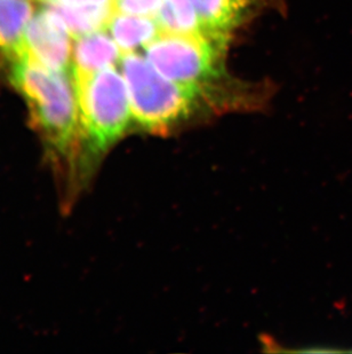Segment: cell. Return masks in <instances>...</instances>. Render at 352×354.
Here are the masks:
<instances>
[{"label": "cell", "mask_w": 352, "mask_h": 354, "mask_svg": "<svg viewBox=\"0 0 352 354\" xmlns=\"http://www.w3.org/2000/svg\"><path fill=\"white\" fill-rule=\"evenodd\" d=\"M164 0H115V10L118 13L155 17Z\"/></svg>", "instance_id": "8fae6325"}, {"label": "cell", "mask_w": 352, "mask_h": 354, "mask_svg": "<svg viewBox=\"0 0 352 354\" xmlns=\"http://www.w3.org/2000/svg\"><path fill=\"white\" fill-rule=\"evenodd\" d=\"M121 74L133 122L150 133H167L188 120L203 94L165 77L146 57L135 52L124 54Z\"/></svg>", "instance_id": "3957f363"}, {"label": "cell", "mask_w": 352, "mask_h": 354, "mask_svg": "<svg viewBox=\"0 0 352 354\" xmlns=\"http://www.w3.org/2000/svg\"><path fill=\"white\" fill-rule=\"evenodd\" d=\"M73 75V74H72ZM79 111V165L86 169L124 137L133 122L123 74L115 67L73 75ZM80 167V170H81Z\"/></svg>", "instance_id": "7a4b0ae2"}, {"label": "cell", "mask_w": 352, "mask_h": 354, "mask_svg": "<svg viewBox=\"0 0 352 354\" xmlns=\"http://www.w3.org/2000/svg\"><path fill=\"white\" fill-rule=\"evenodd\" d=\"M52 8H83V7L115 6V0H40Z\"/></svg>", "instance_id": "7c38bea8"}, {"label": "cell", "mask_w": 352, "mask_h": 354, "mask_svg": "<svg viewBox=\"0 0 352 354\" xmlns=\"http://www.w3.org/2000/svg\"><path fill=\"white\" fill-rule=\"evenodd\" d=\"M226 35L163 32L148 44L146 57L160 74L203 93L221 74Z\"/></svg>", "instance_id": "277c9868"}, {"label": "cell", "mask_w": 352, "mask_h": 354, "mask_svg": "<svg viewBox=\"0 0 352 354\" xmlns=\"http://www.w3.org/2000/svg\"><path fill=\"white\" fill-rule=\"evenodd\" d=\"M70 37L63 19L47 6L31 17L24 32L21 57H28L53 71H72Z\"/></svg>", "instance_id": "5b68a950"}, {"label": "cell", "mask_w": 352, "mask_h": 354, "mask_svg": "<svg viewBox=\"0 0 352 354\" xmlns=\"http://www.w3.org/2000/svg\"><path fill=\"white\" fill-rule=\"evenodd\" d=\"M263 0H191L207 30L228 34Z\"/></svg>", "instance_id": "ba28073f"}, {"label": "cell", "mask_w": 352, "mask_h": 354, "mask_svg": "<svg viewBox=\"0 0 352 354\" xmlns=\"http://www.w3.org/2000/svg\"><path fill=\"white\" fill-rule=\"evenodd\" d=\"M10 80L52 160L75 174L79 165V111L72 71H53L22 55L10 62Z\"/></svg>", "instance_id": "6da1fadb"}, {"label": "cell", "mask_w": 352, "mask_h": 354, "mask_svg": "<svg viewBox=\"0 0 352 354\" xmlns=\"http://www.w3.org/2000/svg\"><path fill=\"white\" fill-rule=\"evenodd\" d=\"M160 31L170 34H203L207 30L191 0H164L155 15ZM217 34V32H216Z\"/></svg>", "instance_id": "30bf717a"}, {"label": "cell", "mask_w": 352, "mask_h": 354, "mask_svg": "<svg viewBox=\"0 0 352 354\" xmlns=\"http://www.w3.org/2000/svg\"><path fill=\"white\" fill-rule=\"evenodd\" d=\"M121 50L116 41L104 31L78 38L72 52V74L90 75L115 67L121 60Z\"/></svg>", "instance_id": "8992f818"}, {"label": "cell", "mask_w": 352, "mask_h": 354, "mask_svg": "<svg viewBox=\"0 0 352 354\" xmlns=\"http://www.w3.org/2000/svg\"><path fill=\"white\" fill-rule=\"evenodd\" d=\"M111 37L121 53H132L146 47L160 34V28L153 17H139L115 12L109 24Z\"/></svg>", "instance_id": "9c48e42d"}, {"label": "cell", "mask_w": 352, "mask_h": 354, "mask_svg": "<svg viewBox=\"0 0 352 354\" xmlns=\"http://www.w3.org/2000/svg\"><path fill=\"white\" fill-rule=\"evenodd\" d=\"M32 17L30 0H0V57L13 62L21 57L24 32Z\"/></svg>", "instance_id": "52a82bcc"}]
</instances>
